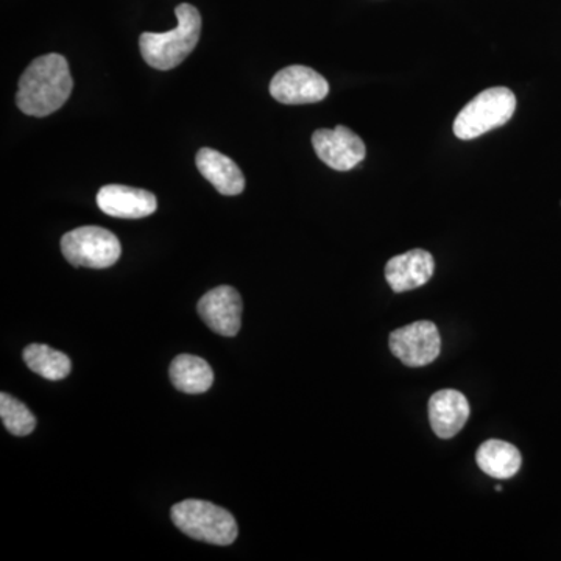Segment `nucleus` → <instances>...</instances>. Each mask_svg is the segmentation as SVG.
Returning <instances> with one entry per match:
<instances>
[{"label": "nucleus", "mask_w": 561, "mask_h": 561, "mask_svg": "<svg viewBox=\"0 0 561 561\" xmlns=\"http://www.w3.org/2000/svg\"><path fill=\"white\" fill-rule=\"evenodd\" d=\"M72 90L68 60L60 54L43 55L22 73L16 105L27 116H50L69 101Z\"/></svg>", "instance_id": "f257e3e1"}, {"label": "nucleus", "mask_w": 561, "mask_h": 561, "mask_svg": "<svg viewBox=\"0 0 561 561\" xmlns=\"http://www.w3.org/2000/svg\"><path fill=\"white\" fill-rule=\"evenodd\" d=\"M179 25L171 32L140 35L139 49L144 61L158 70L180 66L197 47L202 35V14L191 3H180L175 9Z\"/></svg>", "instance_id": "f03ea898"}, {"label": "nucleus", "mask_w": 561, "mask_h": 561, "mask_svg": "<svg viewBox=\"0 0 561 561\" xmlns=\"http://www.w3.org/2000/svg\"><path fill=\"white\" fill-rule=\"evenodd\" d=\"M172 522L194 540L216 546H230L239 534L234 516L210 502L187 500L173 505Z\"/></svg>", "instance_id": "7ed1b4c3"}, {"label": "nucleus", "mask_w": 561, "mask_h": 561, "mask_svg": "<svg viewBox=\"0 0 561 561\" xmlns=\"http://www.w3.org/2000/svg\"><path fill=\"white\" fill-rule=\"evenodd\" d=\"M516 110L515 94L508 88L497 87L476 95L454 121V135L471 140L502 127L512 119Z\"/></svg>", "instance_id": "20e7f679"}, {"label": "nucleus", "mask_w": 561, "mask_h": 561, "mask_svg": "<svg viewBox=\"0 0 561 561\" xmlns=\"http://www.w3.org/2000/svg\"><path fill=\"white\" fill-rule=\"evenodd\" d=\"M61 251L73 267L108 268L119 261L122 245L105 228L80 227L62 236Z\"/></svg>", "instance_id": "39448f33"}, {"label": "nucleus", "mask_w": 561, "mask_h": 561, "mask_svg": "<svg viewBox=\"0 0 561 561\" xmlns=\"http://www.w3.org/2000/svg\"><path fill=\"white\" fill-rule=\"evenodd\" d=\"M389 345L394 357L408 367H426L440 354V332L432 321H415L391 332Z\"/></svg>", "instance_id": "423d86ee"}, {"label": "nucleus", "mask_w": 561, "mask_h": 561, "mask_svg": "<svg viewBox=\"0 0 561 561\" xmlns=\"http://www.w3.org/2000/svg\"><path fill=\"white\" fill-rule=\"evenodd\" d=\"M271 94L284 105H306L324 101L330 94V84L317 70L308 66H287L272 79Z\"/></svg>", "instance_id": "0eeeda50"}, {"label": "nucleus", "mask_w": 561, "mask_h": 561, "mask_svg": "<svg viewBox=\"0 0 561 561\" xmlns=\"http://www.w3.org/2000/svg\"><path fill=\"white\" fill-rule=\"evenodd\" d=\"M312 146L317 157L324 164L339 172L351 171L365 160L367 149L364 140L356 133L351 131L348 127L337 125V127L328 130L321 128L312 135Z\"/></svg>", "instance_id": "6e6552de"}, {"label": "nucleus", "mask_w": 561, "mask_h": 561, "mask_svg": "<svg viewBox=\"0 0 561 561\" xmlns=\"http://www.w3.org/2000/svg\"><path fill=\"white\" fill-rule=\"evenodd\" d=\"M197 311L216 334L234 337L241 331L243 305L234 287L220 286L209 290L198 301Z\"/></svg>", "instance_id": "1a4fd4ad"}, {"label": "nucleus", "mask_w": 561, "mask_h": 561, "mask_svg": "<svg viewBox=\"0 0 561 561\" xmlns=\"http://www.w3.org/2000/svg\"><path fill=\"white\" fill-rule=\"evenodd\" d=\"M98 205L106 216L117 219H144L158 209V201L151 192L138 187L108 184L98 194Z\"/></svg>", "instance_id": "9d476101"}, {"label": "nucleus", "mask_w": 561, "mask_h": 561, "mask_svg": "<svg viewBox=\"0 0 561 561\" xmlns=\"http://www.w3.org/2000/svg\"><path fill=\"white\" fill-rule=\"evenodd\" d=\"M434 272L435 262L430 251L411 250L387 262L386 279L391 289L402 294L430 283Z\"/></svg>", "instance_id": "9b49d317"}, {"label": "nucleus", "mask_w": 561, "mask_h": 561, "mask_svg": "<svg viewBox=\"0 0 561 561\" xmlns=\"http://www.w3.org/2000/svg\"><path fill=\"white\" fill-rule=\"evenodd\" d=\"M471 408L467 397L457 390H440L432 394L430 400V421L432 431L440 438L456 437L468 419Z\"/></svg>", "instance_id": "f8f14e48"}, {"label": "nucleus", "mask_w": 561, "mask_h": 561, "mask_svg": "<svg viewBox=\"0 0 561 561\" xmlns=\"http://www.w3.org/2000/svg\"><path fill=\"white\" fill-rule=\"evenodd\" d=\"M198 171L224 195H239L245 190V176L231 158L214 149L198 150Z\"/></svg>", "instance_id": "ddd939ff"}, {"label": "nucleus", "mask_w": 561, "mask_h": 561, "mask_svg": "<svg viewBox=\"0 0 561 561\" xmlns=\"http://www.w3.org/2000/svg\"><path fill=\"white\" fill-rule=\"evenodd\" d=\"M479 468L490 478L507 481L519 471L523 465L522 453L512 443L486 440L476 453Z\"/></svg>", "instance_id": "4468645a"}, {"label": "nucleus", "mask_w": 561, "mask_h": 561, "mask_svg": "<svg viewBox=\"0 0 561 561\" xmlns=\"http://www.w3.org/2000/svg\"><path fill=\"white\" fill-rule=\"evenodd\" d=\"M171 381L176 390L187 394L206 393L213 387L214 371L202 357L180 354L169 368Z\"/></svg>", "instance_id": "2eb2a0df"}, {"label": "nucleus", "mask_w": 561, "mask_h": 561, "mask_svg": "<svg viewBox=\"0 0 561 561\" xmlns=\"http://www.w3.org/2000/svg\"><path fill=\"white\" fill-rule=\"evenodd\" d=\"M22 357L33 373L47 381H61L72 371V362L65 353L39 343L28 345L22 353Z\"/></svg>", "instance_id": "dca6fc26"}, {"label": "nucleus", "mask_w": 561, "mask_h": 561, "mask_svg": "<svg viewBox=\"0 0 561 561\" xmlns=\"http://www.w3.org/2000/svg\"><path fill=\"white\" fill-rule=\"evenodd\" d=\"M0 419L7 431L18 437L32 434L36 427L35 415L28 411L27 405L9 393L0 394Z\"/></svg>", "instance_id": "f3484780"}]
</instances>
